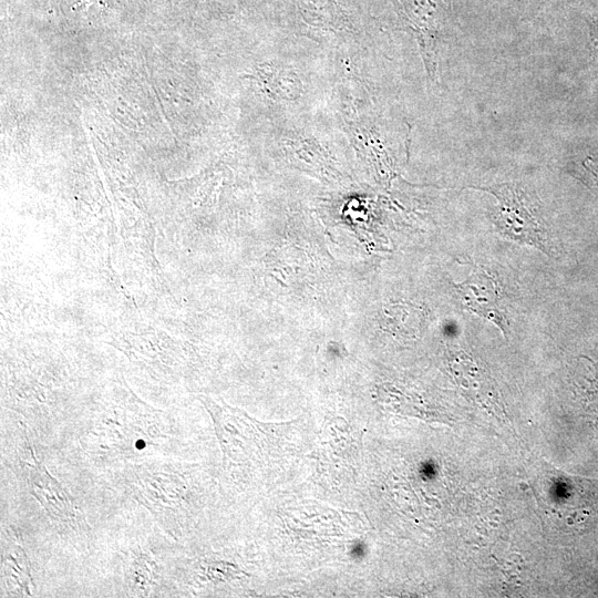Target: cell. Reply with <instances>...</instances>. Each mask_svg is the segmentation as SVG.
Instances as JSON below:
<instances>
[{"instance_id": "6da1fadb", "label": "cell", "mask_w": 598, "mask_h": 598, "mask_svg": "<svg viewBox=\"0 0 598 598\" xmlns=\"http://www.w3.org/2000/svg\"><path fill=\"white\" fill-rule=\"evenodd\" d=\"M80 441L96 463L141 462L173 448L174 423L141 403L109 408L85 424Z\"/></svg>"}, {"instance_id": "7a4b0ae2", "label": "cell", "mask_w": 598, "mask_h": 598, "mask_svg": "<svg viewBox=\"0 0 598 598\" xmlns=\"http://www.w3.org/2000/svg\"><path fill=\"white\" fill-rule=\"evenodd\" d=\"M197 468L162 457L126 463L122 477L131 495L172 538L188 533L198 509Z\"/></svg>"}, {"instance_id": "3957f363", "label": "cell", "mask_w": 598, "mask_h": 598, "mask_svg": "<svg viewBox=\"0 0 598 598\" xmlns=\"http://www.w3.org/2000/svg\"><path fill=\"white\" fill-rule=\"evenodd\" d=\"M492 194L497 203L492 219L507 238L528 245L548 254L546 229L539 220L528 194L518 185L501 184L475 187Z\"/></svg>"}, {"instance_id": "277c9868", "label": "cell", "mask_w": 598, "mask_h": 598, "mask_svg": "<svg viewBox=\"0 0 598 598\" xmlns=\"http://www.w3.org/2000/svg\"><path fill=\"white\" fill-rule=\"evenodd\" d=\"M32 462H27L30 491L48 514L51 523L61 536L72 544L83 545L89 535V526L84 517L73 506L68 492L47 471L44 465L30 450Z\"/></svg>"}, {"instance_id": "5b68a950", "label": "cell", "mask_w": 598, "mask_h": 598, "mask_svg": "<svg viewBox=\"0 0 598 598\" xmlns=\"http://www.w3.org/2000/svg\"><path fill=\"white\" fill-rule=\"evenodd\" d=\"M401 17L415 34L429 79L437 82L439 44L451 24L446 0H399Z\"/></svg>"}, {"instance_id": "8992f818", "label": "cell", "mask_w": 598, "mask_h": 598, "mask_svg": "<svg viewBox=\"0 0 598 598\" xmlns=\"http://www.w3.org/2000/svg\"><path fill=\"white\" fill-rule=\"evenodd\" d=\"M457 292L464 305L474 313L492 321L505 331V313L499 289L495 280L484 270L475 269L463 282Z\"/></svg>"}, {"instance_id": "52a82bcc", "label": "cell", "mask_w": 598, "mask_h": 598, "mask_svg": "<svg viewBox=\"0 0 598 598\" xmlns=\"http://www.w3.org/2000/svg\"><path fill=\"white\" fill-rule=\"evenodd\" d=\"M159 566L146 549H131L124 559V584L128 596H156L159 587Z\"/></svg>"}, {"instance_id": "ba28073f", "label": "cell", "mask_w": 598, "mask_h": 598, "mask_svg": "<svg viewBox=\"0 0 598 598\" xmlns=\"http://www.w3.org/2000/svg\"><path fill=\"white\" fill-rule=\"evenodd\" d=\"M1 575L10 597L32 596V579L28 557L20 544L7 533L1 550Z\"/></svg>"}, {"instance_id": "9c48e42d", "label": "cell", "mask_w": 598, "mask_h": 598, "mask_svg": "<svg viewBox=\"0 0 598 598\" xmlns=\"http://www.w3.org/2000/svg\"><path fill=\"white\" fill-rule=\"evenodd\" d=\"M259 80L267 94L276 100H296L301 92V82L292 71L274 64H265L258 71Z\"/></svg>"}, {"instance_id": "30bf717a", "label": "cell", "mask_w": 598, "mask_h": 598, "mask_svg": "<svg viewBox=\"0 0 598 598\" xmlns=\"http://www.w3.org/2000/svg\"><path fill=\"white\" fill-rule=\"evenodd\" d=\"M327 0H303L302 14L309 23L326 28H341L342 17L337 6Z\"/></svg>"}, {"instance_id": "8fae6325", "label": "cell", "mask_w": 598, "mask_h": 598, "mask_svg": "<svg viewBox=\"0 0 598 598\" xmlns=\"http://www.w3.org/2000/svg\"><path fill=\"white\" fill-rule=\"evenodd\" d=\"M584 20L588 27L589 50L592 58H598V3L589 2L581 9Z\"/></svg>"}]
</instances>
